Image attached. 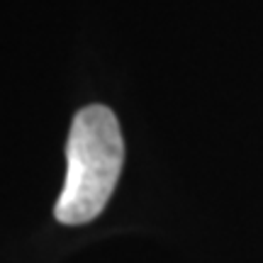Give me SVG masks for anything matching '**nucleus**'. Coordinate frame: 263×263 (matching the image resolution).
I'll use <instances>...</instances> for the list:
<instances>
[{
	"instance_id": "obj_1",
	"label": "nucleus",
	"mask_w": 263,
	"mask_h": 263,
	"mask_svg": "<svg viewBox=\"0 0 263 263\" xmlns=\"http://www.w3.org/2000/svg\"><path fill=\"white\" fill-rule=\"evenodd\" d=\"M124 163V139L110 107L85 105L73 115L66 141L64 190L54 205L61 224H88L112 195Z\"/></svg>"
}]
</instances>
